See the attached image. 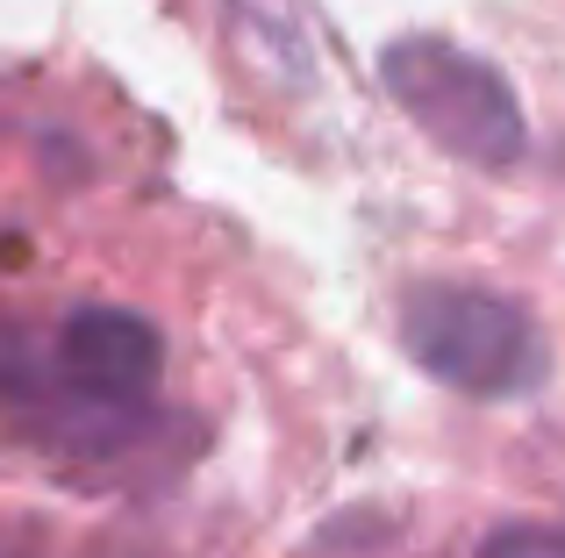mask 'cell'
<instances>
[{
  "label": "cell",
  "mask_w": 565,
  "mask_h": 558,
  "mask_svg": "<svg viewBox=\"0 0 565 558\" xmlns=\"http://www.w3.org/2000/svg\"><path fill=\"white\" fill-rule=\"evenodd\" d=\"M394 336L415 373H429L466 401H523L552 373V344H544L537 315L480 279H408L394 301Z\"/></svg>",
  "instance_id": "1"
},
{
  "label": "cell",
  "mask_w": 565,
  "mask_h": 558,
  "mask_svg": "<svg viewBox=\"0 0 565 558\" xmlns=\"http://www.w3.org/2000/svg\"><path fill=\"white\" fill-rule=\"evenodd\" d=\"M380 86L444 158L487 172V180L523 165V151H530L523 94L472 43L437 36V29H401V36L380 43Z\"/></svg>",
  "instance_id": "2"
},
{
  "label": "cell",
  "mask_w": 565,
  "mask_h": 558,
  "mask_svg": "<svg viewBox=\"0 0 565 558\" xmlns=\"http://www.w3.org/2000/svg\"><path fill=\"white\" fill-rule=\"evenodd\" d=\"M57 373H65L86 401H108V408L143 401V394H158V379H166V336H158V322L137 315V308L86 301V308H72L65 330H57Z\"/></svg>",
  "instance_id": "3"
},
{
  "label": "cell",
  "mask_w": 565,
  "mask_h": 558,
  "mask_svg": "<svg viewBox=\"0 0 565 558\" xmlns=\"http://www.w3.org/2000/svg\"><path fill=\"white\" fill-rule=\"evenodd\" d=\"M480 558H565V523H494Z\"/></svg>",
  "instance_id": "4"
}]
</instances>
